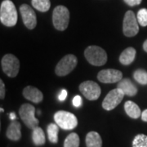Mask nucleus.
<instances>
[{
    "instance_id": "nucleus-25",
    "label": "nucleus",
    "mask_w": 147,
    "mask_h": 147,
    "mask_svg": "<svg viewBox=\"0 0 147 147\" xmlns=\"http://www.w3.org/2000/svg\"><path fill=\"white\" fill-rule=\"evenodd\" d=\"M137 21L141 26H147V9L146 8H142L138 11L137 15Z\"/></svg>"
},
{
    "instance_id": "nucleus-28",
    "label": "nucleus",
    "mask_w": 147,
    "mask_h": 147,
    "mask_svg": "<svg viewBox=\"0 0 147 147\" xmlns=\"http://www.w3.org/2000/svg\"><path fill=\"white\" fill-rule=\"evenodd\" d=\"M128 6L130 7H134V6L139 5L142 3V0H123Z\"/></svg>"
},
{
    "instance_id": "nucleus-9",
    "label": "nucleus",
    "mask_w": 147,
    "mask_h": 147,
    "mask_svg": "<svg viewBox=\"0 0 147 147\" xmlns=\"http://www.w3.org/2000/svg\"><path fill=\"white\" fill-rule=\"evenodd\" d=\"M79 91L89 100H97L101 93L100 86L93 81H84L79 85Z\"/></svg>"
},
{
    "instance_id": "nucleus-20",
    "label": "nucleus",
    "mask_w": 147,
    "mask_h": 147,
    "mask_svg": "<svg viewBox=\"0 0 147 147\" xmlns=\"http://www.w3.org/2000/svg\"><path fill=\"white\" fill-rule=\"evenodd\" d=\"M59 127L57 123H50L47 126V137L49 142L53 144H57L58 142V132H59Z\"/></svg>"
},
{
    "instance_id": "nucleus-18",
    "label": "nucleus",
    "mask_w": 147,
    "mask_h": 147,
    "mask_svg": "<svg viewBox=\"0 0 147 147\" xmlns=\"http://www.w3.org/2000/svg\"><path fill=\"white\" fill-rule=\"evenodd\" d=\"M87 147H102V140L96 131H90L86 136Z\"/></svg>"
},
{
    "instance_id": "nucleus-29",
    "label": "nucleus",
    "mask_w": 147,
    "mask_h": 147,
    "mask_svg": "<svg viewBox=\"0 0 147 147\" xmlns=\"http://www.w3.org/2000/svg\"><path fill=\"white\" fill-rule=\"evenodd\" d=\"M67 97V91L65 89L61 90V93L59 94L58 96V99L59 100H61V101H63V100H65V98Z\"/></svg>"
},
{
    "instance_id": "nucleus-17",
    "label": "nucleus",
    "mask_w": 147,
    "mask_h": 147,
    "mask_svg": "<svg viewBox=\"0 0 147 147\" xmlns=\"http://www.w3.org/2000/svg\"><path fill=\"white\" fill-rule=\"evenodd\" d=\"M124 110L127 115L131 119H138L140 116L142 115V111L139 106L133 101L131 100H127L124 104Z\"/></svg>"
},
{
    "instance_id": "nucleus-19",
    "label": "nucleus",
    "mask_w": 147,
    "mask_h": 147,
    "mask_svg": "<svg viewBox=\"0 0 147 147\" xmlns=\"http://www.w3.org/2000/svg\"><path fill=\"white\" fill-rule=\"evenodd\" d=\"M32 140L35 146H40L45 144L46 142V138H45V134L44 131L41 127L38 126L35 128L33 129L32 131Z\"/></svg>"
},
{
    "instance_id": "nucleus-33",
    "label": "nucleus",
    "mask_w": 147,
    "mask_h": 147,
    "mask_svg": "<svg viewBox=\"0 0 147 147\" xmlns=\"http://www.w3.org/2000/svg\"><path fill=\"white\" fill-rule=\"evenodd\" d=\"M1 112H3V111H4V110H3V108H1Z\"/></svg>"
},
{
    "instance_id": "nucleus-3",
    "label": "nucleus",
    "mask_w": 147,
    "mask_h": 147,
    "mask_svg": "<svg viewBox=\"0 0 147 147\" xmlns=\"http://www.w3.org/2000/svg\"><path fill=\"white\" fill-rule=\"evenodd\" d=\"M69 21V11L66 7L57 6L53 12V23L54 27L60 31H64L68 27Z\"/></svg>"
},
{
    "instance_id": "nucleus-30",
    "label": "nucleus",
    "mask_w": 147,
    "mask_h": 147,
    "mask_svg": "<svg viewBox=\"0 0 147 147\" xmlns=\"http://www.w3.org/2000/svg\"><path fill=\"white\" fill-rule=\"evenodd\" d=\"M142 119L144 122H147V110H145L142 113Z\"/></svg>"
},
{
    "instance_id": "nucleus-32",
    "label": "nucleus",
    "mask_w": 147,
    "mask_h": 147,
    "mask_svg": "<svg viewBox=\"0 0 147 147\" xmlns=\"http://www.w3.org/2000/svg\"><path fill=\"white\" fill-rule=\"evenodd\" d=\"M143 49H144L145 52H146L147 53V39L144 42V43H143Z\"/></svg>"
},
{
    "instance_id": "nucleus-26",
    "label": "nucleus",
    "mask_w": 147,
    "mask_h": 147,
    "mask_svg": "<svg viewBox=\"0 0 147 147\" xmlns=\"http://www.w3.org/2000/svg\"><path fill=\"white\" fill-rule=\"evenodd\" d=\"M83 104V100L80 96H75L73 99V105L75 107H79Z\"/></svg>"
},
{
    "instance_id": "nucleus-8",
    "label": "nucleus",
    "mask_w": 147,
    "mask_h": 147,
    "mask_svg": "<svg viewBox=\"0 0 147 147\" xmlns=\"http://www.w3.org/2000/svg\"><path fill=\"white\" fill-rule=\"evenodd\" d=\"M139 31V23L137 16L132 11H127L123 18V32L126 37H133L137 35Z\"/></svg>"
},
{
    "instance_id": "nucleus-2",
    "label": "nucleus",
    "mask_w": 147,
    "mask_h": 147,
    "mask_svg": "<svg viewBox=\"0 0 147 147\" xmlns=\"http://www.w3.org/2000/svg\"><path fill=\"white\" fill-rule=\"evenodd\" d=\"M84 57L91 65L95 66L104 65L107 61V54L98 46H89L84 51Z\"/></svg>"
},
{
    "instance_id": "nucleus-31",
    "label": "nucleus",
    "mask_w": 147,
    "mask_h": 147,
    "mask_svg": "<svg viewBox=\"0 0 147 147\" xmlns=\"http://www.w3.org/2000/svg\"><path fill=\"white\" fill-rule=\"evenodd\" d=\"M9 118H10L11 120H15L16 119V114L14 113V112H11L9 114Z\"/></svg>"
},
{
    "instance_id": "nucleus-24",
    "label": "nucleus",
    "mask_w": 147,
    "mask_h": 147,
    "mask_svg": "<svg viewBox=\"0 0 147 147\" xmlns=\"http://www.w3.org/2000/svg\"><path fill=\"white\" fill-rule=\"evenodd\" d=\"M132 147H147V136L138 134L132 141Z\"/></svg>"
},
{
    "instance_id": "nucleus-15",
    "label": "nucleus",
    "mask_w": 147,
    "mask_h": 147,
    "mask_svg": "<svg viewBox=\"0 0 147 147\" xmlns=\"http://www.w3.org/2000/svg\"><path fill=\"white\" fill-rule=\"evenodd\" d=\"M117 88L121 89L128 96H134L137 93V88L129 79H122L118 83Z\"/></svg>"
},
{
    "instance_id": "nucleus-21",
    "label": "nucleus",
    "mask_w": 147,
    "mask_h": 147,
    "mask_svg": "<svg viewBox=\"0 0 147 147\" xmlns=\"http://www.w3.org/2000/svg\"><path fill=\"white\" fill-rule=\"evenodd\" d=\"M31 3L35 9L42 12L47 11L51 7L50 0H32Z\"/></svg>"
},
{
    "instance_id": "nucleus-1",
    "label": "nucleus",
    "mask_w": 147,
    "mask_h": 147,
    "mask_svg": "<svg viewBox=\"0 0 147 147\" xmlns=\"http://www.w3.org/2000/svg\"><path fill=\"white\" fill-rule=\"evenodd\" d=\"M17 11L14 3L11 0H4L0 7V21L7 27H12L17 23Z\"/></svg>"
},
{
    "instance_id": "nucleus-13",
    "label": "nucleus",
    "mask_w": 147,
    "mask_h": 147,
    "mask_svg": "<svg viewBox=\"0 0 147 147\" xmlns=\"http://www.w3.org/2000/svg\"><path fill=\"white\" fill-rule=\"evenodd\" d=\"M23 96L27 100L34 103H40L43 99L42 92L39 89L33 86H27L23 89Z\"/></svg>"
},
{
    "instance_id": "nucleus-5",
    "label": "nucleus",
    "mask_w": 147,
    "mask_h": 147,
    "mask_svg": "<svg viewBox=\"0 0 147 147\" xmlns=\"http://www.w3.org/2000/svg\"><path fill=\"white\" fill-rule=\"evenodd\" d=\"M2 69L10 78L17 76L20 70V61L18 58L12 54H6L1 61Z\"/></svg>"
},
{
    "instance_id": "nucleus-10",
    "label": "nucleus",
    "mask_w": 147,
    "mask_h": 147,
    "mask_svg": "<svg viewBox=\"0 0 147 147\" xmlns=\"http://www.w3.org/2000/svg\"><path fill=\"white\" fill-rule=\"evenodd\" d=\"M124 95L125 94L123 93V92L118 88H116L115 89L111 90L103 100L102 107L105 110H114L120 104L121 101L123 99Z\"/></svg>"
},
{
    "instance_id": "nucleus-11",
    "label": "nucleus",
    "mask_w": 147,
    "mask_h": 147,
    "mask_svg": "<svg viewBox=\"0 0 147 147\" xmlns=\"http://www.w3.org/2000/svg\"><path fill=\"white\" fill-rule=\"evenodd\" d=\"M20 12L26 27L29 30L34 29L37 26V16L31 7L27 4H22L20 7Z\"/></svg>"
},
{
    "instance_id": "nucleus-16",
    "label": "nucleus",
    "mask_w": 147,
    "mask_h": 147,
    "mask_svg": "<svg viewBox=\"0 0 147 147\" xmlns=\"http://www.w3.org/2000/svg\"><path fill=\"white\" fill-rule=\"evenodd\" d=\"M137 52L135 48L129 47L123 50V52L121 53L119 56V61L122 65H128L133 62L136 57Z\"/></svg>"
},
{
    "instance_id": "nucleus-4",
    "label": "nucleus",
    "mask_w": 147,
    "mask_h": 147,
    "mask_svg": "<svg viewBox=\"0 0 147 147\" xmlns=\"http://www.w3.org/2000/svg\"><path fill=\"white\" fill-rule=\"evenodd\" d=\"M54 120L58 126L64 130H72L78 125L77 117L72 113L65 110L56 112L54 115Z\"/></svg>"
},
{
    "instance_id": "nucleus-27",
    "label": "nucleus",
    "mask_w": 147,
    "mask_h": 147,
    "mask_svg": "<svg viewBox=\"0 0 147 147\" xmlns=\"http://www.w3.org/2000/svg\"><path fill=\"white\" fill-rule=\"evenodd\" d=\"M5 97V84L3 81L1 79L0 80V98L3 100Z\"/></svg>"
},
{
    "instance_id": "nucleus-14",
    "label": "nucleus",
    "mask_w": 147,
    "mask_h": 147,
    "mask_svg": "<svg viewBox=\"0 0 147 147\" xmlns=\"http://www.w3.org/2000/svg\"><path fill=\"white\" fill-rule=\"evenodd\" d=\"M21 125L16 120H12L6 131V136L11 141H19L21 137Z\"/></svg>"
},
{
    "instance_id": "nucleus-12",
    "label": "nucleus",
    "mask_w": 147,
    "mask_h": 147,
    "mask_svg": "<svg viewBox=\"0 0 147 147\" xmlns=\"http://www.w3.org/2000/svg\"><path fill=\"white\" fill-rule=\"evenodd\" d=\"M123 79V73L115 69H102L97 74V79L104 84H115Z\"/></svg>"
},
{
    "instance_id": "nucleus-23",
    "label": "nucleus",
    "mask_w": 147,
    "mask_h": 147,
    "mask_svg": "<svg viewBox=\"0 0 147 147\" xmlns=\"http://www.w3.org/2000/svg\"><path fill=\"white\" fill-rule=\"evenodd\" d=\"M133 78L142 85H147V71L142 69H138L133 73Z\"/></svg>"
},
{
    "instance_id": "nucleus-22",
    "label": "nucleus",
    "mask_w": 147,
    "mask_h": 147,
    "mask_svg": "<svg viewBox=\"0 0 147 147\" xmlns=\"http://www.w3.org/2000/svg\"><path fill=\"white\" fill-rule=\"evenodd\" d=\"M79 142L80 140L79 135L75 132H72L65 138L64 142V147H79Z\"/></svg>"
},
{
    "instance_id": "nucleus-7",
    "label": "nucleus",
    "mask_w": 147,
    "mask_h": 147,
    "mask_svg": "<svg viewBox=\"0 0 147 147\" xmlns=\"http://www.w3.org/2000/svg\"><path fill=\"white\" fill-rule=\"evenodd\" d=\"M77 63V57L73 54H68L58 62L55 69V73L58 76H65L76 67Z\"/></svg>"
},
{
    "instance_id": "nucleus-6",
    "label": "nucleus",
    "mask_w": 147,
    "mask_h": 147,
    "mask_svg": "<svg viewBox=\"0 0 147 147\" xmlns=\"http://www.w3.org/2000/svg\"><path fill=\"white\" fill-rule=\"evenodd\" d=\"M21 120L30 129H34L38 126L39 121L35 118V108L30 104H23L19 110Z\"/></svg>"
}]
</instances>
